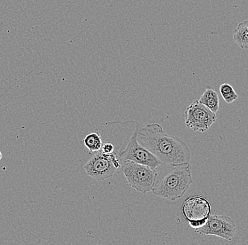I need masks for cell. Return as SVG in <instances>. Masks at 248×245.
Returning <instances> with one entry per match:
<instances>
[{"label":"cell","mask_w":248,"mask_h":245,"mask_svg":"<svg viewBox=\"0 0 248 245\" xmlns=\"http://www.w3.org/2000/svg\"><path fill=\"white\" fill-rule=\"evenodd\" d=\"M220 94L226 103L231 104L238 99V94L235 92L233 87L229 83H223L219 88Z\"/></svg>","instance_id":"12"},{"label":"cell","mask_w":248,"mask_h":245,"mask_svg":"<svg viewBox=\"0 0 248 245\" xmlns=\"http://www.w3.org/2000/svg\"><path fill=\"white\" fill-rule=\"evenodd\" d=\"M83 143L85 147L89 150V154L100 151L102 147V137L96 131L87 135Z\"/></svg>","instance_id":"11"},{"label":"cell","mask_w":248,"mask_h":245,"mask_svg":"<svg viewBox=\"0 0 248 245\" xmlns=\"http://www.w3.org/2000/svg\"><path fill=\"white\" fill-rule=\"evenodd\" d=\"M138 142L153 153L162 163L181 164L190 163L191 153L181 138L164 132L162 125L158 123L140 125Z\"/></svg>","instance_id":"1"},{"label":"cell","mask_w":248,"mask_h":245,"mask_svg":"<svg viewBox=\"0 0 248 245\" xmlns=\"http://www.w3.org/2000/svg\"><path fill=\"white\" fill-rule=\"evenodd\" d=\"M139 126L131 135L126 147L121 152L118 158L122 163L125 161H131L155 169L162 163L138 142L137 135Z\"/></svg>","instance_id":"6"},{"label":"cell","mask_w":248,"mask_h":245,"mask_svg":"<svg viewBox=\"0 0 248 245\" xmlns=\"http://www.w3.org/2000/svg\"><path fill=\"white\" fill-rule=\"evenodd\" d=\"M83 164L86 174L97 181H103L111 178L117 171L111 162L110 154L102 152L91 153Z\"/></svg>","instance_id":"8"},{"label":"cell","mask_w":248,"mask_h":245,"mask_svg":"<svg viewBox=\"0 0 248 245\" xmlns=\"http://www.w3.org/2000/svg\"><path fill=\"white\" fill-rule=\"evenodd\" d=\"M233 42L241 49H248V19L240 22L235 28Z\"/></svg>","instance_id":"9"},{"label":"cell","mask_w":248,"mask_h":245,"mask_svg":"<svg viewBox=\"0 0 248 245\" xmlns=\"http://www.w3.org/2000/svg\"><path fill=\"white\" fill-rule=\"evenodd\" d=\"M200 103L205 105L210 111L217 113L219 109V98L215 90L207 88L199 99Z\"/></svg>","instance_id":"10"},{"label":"cell","mask_w":248,"mask_h":245,"mask_svg":"<svg viewBox=\"0 0 248 245\" xmlns=\"http://www.w3.org/2000/svg\"><path fill=\"white\" fill-rule=\"evenodd\" d=\"M121 169L132 188L142 194L153 191L156 179L155 169L131 161L122 163Z\"/></svg>","instance_id":"3"},{"label":"cell","mask_w":248,"mask_h":245,"mask_svg":"<svg viewBox=\"0 0 248 245\" xmlns=\"http://www.w3.org/2000/svg\"><path fill=\"white\" fill-rule=\"evenodd\" d=\"M156 179L153 191L155 195L170 201L184 197L193 182L190 163H162L155 168Z\"/></svg>","instance_id":"2"},{"label":"cell","mask_w":248,"mask_h":245,"mask_svg":"<svg viewBox=\"0 0 248 245\" xmlns=\"http://www.w3.org/2000/svg\"><path fill=\"white\" fill-rule=\"evenodd\" d=\"M210 203L202 196H195L187 198L182 206L183 215L193 229L203 227L210 215Z\"/></svg>","instance_id":"4"},{"label":"cell","mask_w":248,"mask_h":245,"mask_svg":"<svg viewBox=\"0 0 248 245\" xmlns=\"http://www.w3.org/2000/svg\"><path fill=\"white\" fill-rule=\"evenodd\" d=\"M1 158H2V154H1V152L0 151V161H1Z\"/></svg>","instance_id":"13"},{"label":"cell","mask_w":248,"mask_h":245,"mask_svg":"<svg viewBox=\"0 0 248 245\" xmlns=\"http://www.w3.org/2000/svg\"><path fill=\"white\" fill-rule=\"evenodd\" d=\"M195 232L201 236L214 235L231 241L236 233V225L228 215H209L207 223L201 229H195Z\"/></svg>","instance_id":"7"},{"label":"cell","mask_w":248,"mask_h":245,"mask_svg":"<svg viewBox=\"0 0 248 245\" xmlns=\"http://www.w3.org/2000/svg\"><path fill=\"white\" fill-rule=\"evenodd\" d=\"M184 117L186 126L194 131L202 133L207 131L217 118V113L210 111L198 100L187 107Z\"/></svg>","instance_id":"5"}]
</instances>
